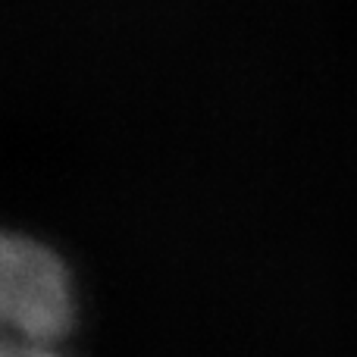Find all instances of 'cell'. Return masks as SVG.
I'll list each match as a JSON object with an SVG mask.
<instances>
[{
	"label": "cell",
	"instance_id": "obj_1",
	"mask_svg": "<svg viewBox=\"0 0 357 357\" xmlns=\"http://www.w3.org/2000/svg\"><path fill=\"white\" fill-rule=\"evenodd\" d=\"M0 317L22 342L50 345L73 326V289L66 266L50 248L22 235L0 245Z\"/></svg>",
	"mask_w": 357,
	"mask_h": 357
},
{
	"label": "cell",
	"instance_id": "obj_2",
	"mask_svg": "<svg viewBox=\"0 0 357 357\" xmlns=\"http://www.w3.org/2000/svg\"><path fill=\"white\" fill-rule=\"evenodd\" d=\"M0 357H56L47 345H38V342H22V339H10L3 345Z\"/></svg>",
	"mask_w": 357,
	"mask_h": 357
}]
</instances>
